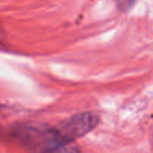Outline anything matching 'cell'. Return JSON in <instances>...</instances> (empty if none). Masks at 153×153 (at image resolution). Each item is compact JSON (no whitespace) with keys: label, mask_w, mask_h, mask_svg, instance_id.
Masks as SVG:
<instances>
[{"label":"cell","mask_w":153,"mask_h":153,"mask_svg":"<svg viewBox=\"0 0 153 153\" xmlns=\"http://www.w3.org/2000/svg\"><path fill=\"white\" fill-rule=\"evenodd\" d=\"M115 2L117 4V6H118L121 10L127 11V10H129V8L134 5L135 0H115Z\"/></svg>","instance_id":"6da1fadb"}]
</instances>
